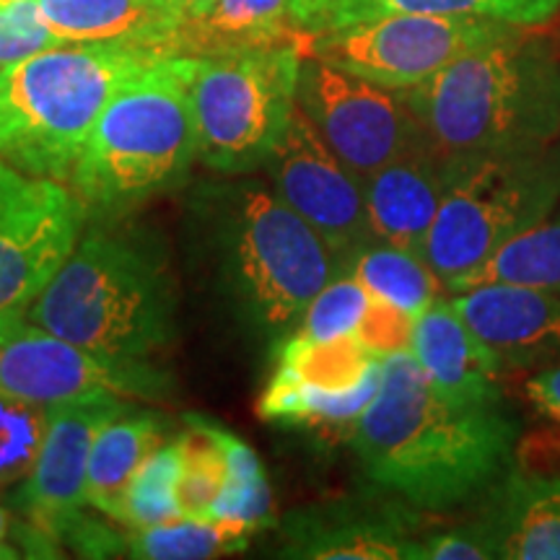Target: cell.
<instances>
[{"instance_id":"4","label":"cell","mask_w":560,"mask_h":560,"mask_svg":"<svg viewBox=\"0 0 560 560\" xmlns=\"http://www.w3.org/2000/svg\"><path fill=\"white\" fill-rule=\"evenodd\" d=\"M190 68L159 58L117 89L70 174L83 206L120 213L185 182L200 151Z\"/></svg>"},{"instance_id":"23","label":"cell","mask_w":560,"mask_h":560,"mask_svg":"<svg viewBox=\"0 0 560 560\" xmlns=\"http://www.w3.org/2000/svg\"><path fill=\"white\" fill-rule=\"evenodd\" d=\"M382 369L359 387L346 392H325L306 387L276 369L268 389L260 397V418L280 425H319V429H353L361 412L380 389Z\"/></svg>"},{"instance_id":"34","label":"cell","mask_w":560,"mask_h":560,"mask_svg":"<svg viewBox=\"0 0 560 560\" xmlns=\"http://www.w3.org/2000/svg\"><path fill=\"white\" fill-rule=\"evenodd\" d=\"M60 45L66 42L47 26L37 0H11L0 5V70Z\"/></svg>"},{"instance_id":"12","label":"cell","mask_w":560,"mask_h":560,"mask_svg":"<svg viewBox=\"0 0 560 560\" xmlns=\"http://www.w3.org/2000/svg\"><path fill=\"white\" fill-rule=\"evenodd\" d=\"M170 376L149 361H117L91 353L30 319L0 327V395L34 405H62L96 392L159 400Z\"/></svg>"},{"instance_id":"37","label":"cell","mask_w":560,"mask_h":560,"mask_svg":"<svg viewBox=\"0 0 560 560\" xmlns=\"http://www.w3.org/2000/svg\"><path fill=\"white\" fill-rule=\"evenodd\" d=\"M524 395L540 416L560 425V363L532 374L524 384Z\"/></svg>"},{"instance_id":"20","label":"cell","mask_w":560,"mask_h":560,"mask_svg":"<svg viewBox=\"0 0 560 560\" xmlns=\"http://www.w3.org/2000/svg\"><path fill=\"white\" fill-rule=\"evenodd\" d=\"M62 42H109L166 55L177 21L151 0H37ZM170 58V55H166Z\"/></svg>"},{"instance_id":"27","label":"cell","mask_w":560,"mask_h":560,"mask_svg":"<svg viewBox=\"0 0 560 560\" xmlns=\"http://www.w3.org/2000/svg\"><path fill=\"white\" fill-rule=\"evenodd\" d=\"M387 13H446V16L493 19L522 30L550 24L560 13V0H346L330 26L355 24ZM325 32V30H322Z\"/></svg>"},{"instance_id":"19","label":"cell","mask_w":560,"mask_h":560,"mask_svg":"<svg viewBox=\"0 0 560 560\" xmlns=\"http://www.w3.org/2000/svg\"><path fill=\"white\" fill-rule=\"evenodd\" d=\"M304 39L293 24L291 0H215L208 13L172 34L170 58H208Z\"/></svg>"},{"instance_id":"24","label":"cell","mask_w":560,"mask_h":560,"mask_svg":"<svg viewBox=\"0 0 560 560\" xmlns=\"http://www.w3.org/2000/svg\"><path fill=\"white\" fill-rule=\"evenodd\" d=\"M293 556L325 560H402L418 556V542L405 537L397 522L384 516H348L335 522L301 524L293 529Z\"/></svg>"},{"instance_id":"16","label":"cell","mask_w":560,"mask_h":560,"mask_svg":"<svg viewBox=\"0 0 560 560\" xmlns=\"http://www.w3.org/2000/svg\"><path fill=\"white\" fill-rule=\"evenodd\" d=\"M410 353L439 395L459 402H499L503 361L462 319L450 299L420 312L412 325Z\"/></svg>"},{"instance_id":"38","label":"cell","mask_w":560,"mask_h":560,"mask_svg":"<svg viewBox=\"0 0 560 560\" xmlns=\"http://www.w3.org/2000/svg\"><path fill=\"white\" fill-rule=\"evenodd\" d=\"M342 3L346 0H291L293 24L304 34H317L330 26Z\"/></svg>"},{"instance_id":"35","label":"cell","mask_w":560,"mask_h":560,"mask_svg":"<svg viewBox=\"0 0 560 560\" xmlns=\"http://www.w3.org/2000/svg\"><path fill=\"white\" fill-rule=\"evenodd\" d=\"M412 325H416V317H412V314L397 310V306L392 304H384V301L371 299V306L366 317L361 322L359 332H355V338H359L376 359H387L392 353L410 350Z\"/></svg>"},{"instance_id":"15","label":"cell","mask_w":560,"mask_h":560,"mask_svg":"<svg viewBox=\"0 0 560 560\" xmlns=\"http://www.w3.org/2000/svg\"><path fill=\"white\" fill-rule=\"evenodd\" d=\"M450 301L506 369L560 359V285L488 283Z\"/></svg>"},{"instance_id":"29","label":"cell","mask_w":560,"mask_h":560,"mask_svg":"<svg viewBox=\"0 0 560 560\" xmlns=\"http://www.w3.org/2000/svg\"><path fill=\"white\" fill-rule=\"evenodd\" d=\"M179 475H182V452L179 439L164 441L159 450L145 457L138 472L132 475L128 490H125L122 509L117 522L130 529H149L159 524L185 520L179 509Z\"/></svg>"},{"instance_id":"21","label":"cell","mask_w":560,"mask_h":560,"mask_svg":"<svg viewBox=\"0 0 560 560\" xmlns=\"http://www.w3.org/2000/svg\"><path fill=\"white\" fill-rule=\"evenodd\" d=\"M166 420L159 412H130L112 418L91 446L86 501L117 522L132 475L153 450L164 444Z\"/></svg>"},{"instance_id":"39","label":"cell","mask_w":560,"mask_h":560,"mask_svg":"<svg viewBox=\"0 0 560 560\" xmlns=\"http://www.w3.org/2000/svg\"><path fill=\"white\" fill-rule=\"evenodd\" d=\"M151 3H156L161 11L166 13V16H172L174 21L179 24H185V21H192L202 16V13L210 11V5L215 3V0H151Z\"/></svg>"},{"instance_id":"6","label":"cell","mask_w":560,"mask_h":560,"mask_svg":"<svg viewBox=\"0 0 560 560\" xmlns=\"http://www.w3.org/2000/svg\"><path fill=\"white\" fill-rule=\"evenodd\" d=\"M219 198L223 268L234 296L265 330H285L338 276V255L272 187L247 179Z\"/></svg>"},{"instance_id":"9","label":"cell","mask_w":560,"mask_h":560,"mask_svg":"<svg viewBox=\"0 0 560 560\" xmlns=\"http://www.w3.org/2000/svg\"><path fill=\"white\" fill-rule=\"evenodd\" d=\"M511 30L493 19L446 13H387L306 34L304 52L389 91L429 81L462 55Z\"/></svg>"},{"instance_id":"10","label":"cell","mask_w":560,"mask_h":560,"mask_svg":"<svg viewBox=\"0 0 560 560\" xmlns=\"http://www.w3.org/2000/svg\"><path fill=\"white\" fill-rule=\"evenodd\" d=\"M83 202L60 179L0 159V327L32 304L75 249Z\"/></svg>"},{"instance_id":"33","label":"cell","mask_w":560,"mask_h":560,"mask_svg":"<svg viewBox=\"0 0 560 560\" xmlns=\"http://www.w3.org/2000/svg\"><path fill=\"white\" fill-rule=\"evenodd\" d=\"M369 306V291L348 270H340L301 314L296 332L312 340L350 338L359 332Z\"/></svg>"},{"instance_id":"25","label":"cell","mask_w":560,"mask_h":560,"mask_svg":"<svg viewBox=\"0 0 560 560\" xmlns=\"http://www.w3.org/2000/svg\"><path fill=\"white\" fill-rule=\"evenodd\" d=\"M276 369L306 387L346 392L374 376L382 369V359H376L355 335L312 340L296 332L280 346Z\"/></svg>"},{"instance_id":"26","label":"cell","mask_w":560,"mask_h":560,"mask_svg":"<svg viewBox=\"0 0 560 560\" xmlns=\"http://www.w3.org/2000/svg\"><path fill=\"white\" fill-rule=\"evenodd\" d=\"M488 283L560 285V206L462 278L454 293Z\"/></svg>"},{"instance_id":"41","label":"cell","mask_w":560,"mask_h":560,"mask_svg":"<svg viewBox=\"0 0 560 560\" xmlns=\"http://www.w3.org/2000/svg\"><path fill=\"white\" fill-rule=\"evenodd\" d=\"M0 151H3V130H0Z\"/></svg>"},{"instance_id":"18","label":"cell","mask_w":560,"mask_h":560,"mask_svg":"<svg viewBox=\"0 0 560 560\" xmlns=\"http://www.w3.org/2000/svg\"><path fill=\"white\" fill-rule=\"evenodd\" d=\"M482 522L501 560H560V475L511 470Z\"/></svg>"},{"instance_id":"14","label":"cell","mask_w":560,"mask_h":560,"mask_svg":"<svg viewBox=\"0 0 560 560\" xmlns=\"http://www.w3.org/2000/svg\"><path fill=\"white\" fill-rule=\"evenodd\" d=\"M128 410L125 397L96 392L50 408L45 444L16 493V509L55 542L86 501L91 446L112 418Z\"/></svg>"},{"instance_id":"17","label":"cell","mask_w":560,"mask_h":560,"mask_svg":"<svg viewBox=\"0 0 560 560\" xmlns=\"http://www.w3.org/2000/svg\"><path fill=\"white\" fill-rule=\"evenodd\" d=\"M446 182L450 166L431 149V143L408 151L363 182V200L374 240L423 257Z\"/></svg>"},{"instance_id":"13","label":"cell","mask_w":560,"mask_h":560,"mask_svg":"<svg viewBox=\"0 0 560 560\" xmlns=\"http://www.w3.org/2000/svg\"><path fill=\"white\" fill-rule=\"evenodd\" d=\"M265 170L278 198L330 244L338 260L374 242L363 185L322 140L299 104Z\"/></svg>"},{"instance_id":"31","label":"cell","mask_w":560,"mask_h":560,"mask_svg":"<svg viewBox=\"0 0 560 560\" xmlns=\"http://www.w3.org/2000/svg\"><path fill=\"white\" fill-rule=\"evenodd\" d=\"M187 423L190 425L179 436V509L185 520H208L229 478L226 454L206 418L187 416Z\"/></svg>"},{"instance_id":"36","label":"cell","mask_w":560,"mask_h":560,"mask_svg":"<svg viewBox=\"0 0 560 560\" xmlns=\"http://www.w3.org/2000/svg\"><path fill=\"white\" fill-rule=\"evenodd\" d=\"M495 556V542L488 524L478 520L467 527L425 537L418 542L416 560H488Z\"/></svg>"},{"instance_id":"2","label":"cell","mask_w":560,"mask_h":560,"mask_svg":"<svg viewBox=\"0 0 560 560\" xmlns=\"http://www.w3.org/2000/svg\"><path fill=\"white\" fill-rule=\"evenodd\" d=\"M446 164L560 143V52L535 30H511L400 91Z\"/></svg>"},{"instance_id":"1","label":"cell","mask_w":560,"mask_h":560,"mask_svg":"<svg viewBox=\"0 0 560 560\" xmlns=\"http://www.w3.org/2000/svg\"><path fill=\"white\" fill-rule=\"evenodd\" d=\"M376 486L420 509H452L514 465L520 423L503 402L439 395L410 350L382 359L380 389L350 429Z\"/></svg>"},{"instance_id":"22","label":"cell","mask_w":560,"mask_h":560,"mask_svg":"<svg viewBox=\"0 0 560 560\" xmlns=\"http://www.w3.org/2000/svg\"><path fill=\"white\" fill-rule=\"evenodd\" d=\"M340 270L359 280L371 299L397 306L412 317L436 304L444 289L423 257L376 240L342 257Z\"/></svg>"},{"instance_id":"32","label":"cell","mask_w":560,"mask_h":560,"mask_svg":"<svg viewBox=\"0 0 560 560\" xmlns=\"http://www.w3.org/2000/svg\"><path fill=\"white\" fill-rule=\"evenodd\" d=\"M47 425L50 408L0 395V490L32 472Z\"/></svg>"},{"instance_id":"11","label":"cell","mask_w":560,"mask_h":560,"mask_svg":"<svg viewBox=\"0 0 560 560\" xmlns=\"http://www.w3.org/2000/svg\"><path fill=\"white\" fill-rule=\"evenodd\" d=\"M296 104L361 185L395 159L429 143L400 91L376 86L306 52Z\"/></svg>"},{"instance_id":"30","label":"cell","mask_w":560,"mask_h":560,"mask_svg":"<svg viewBox=\"0 0 560 560\" xmlns=\"http://www.w3.org/2000/svg\"><path fill=\"white\" fill-rule=\"evenodd\" d=\"M210 431L219 439L223 454H226V467L229 478L223 486L219 501H215L213 511H210L208 520H231V522H244L249 527L260 529L265 522L270 520L272 511V493L268 475H265L262 462L257 459V454L252 452V446L244 444L242 439H236L234 433H229L221 425L210 423Z\"/></svg>"},{"instance_id":"8","label":"cell","mask_w":560,"mask_h":560,"mask_svg":"<svg viewBox=\"0 0 560 560\" xmlns=\"http://www.w3.org/2000/svg\"><path fill=\"white\" fill-rule=\"evenodd\" d=\"M301 62L304 39L192 58L190 94L202 164L221 174L265 166L296 109Z\"/></svg>"},{"instance_id":"3","label":"cell","mask_w":560,"mask_h":560,"mask_svg":"<svg viewBox=\"0 0 560 560\" xmlns=\"http://www.w3.org/2000/svg\"><path fill=\"white\" fill-rule=\"evenodd\" d=\"M174 304L170 270L149 240L91 229L26 319L91 353L149 361L174 338Z\"/></svg>"},{"instance_id":"40","label":"cell","mask_w":560,"mask_h":560,"mask_svg":"<svg viewBox=\"0 0 560 560\" xmlns=\"http://www.w3.org/2000/svg\"><path fill=\"white\" fill-rule=\"evenodd\" d=\"M9 532H11V516H9V511L0 506V542H5Z\"/></svg>"},{"instance_id":"5","label":"cell","mask_w":560,"mask_h":560,"mask_svg":"<svg viewBox=\"0 0 560 560\" xmlns=\"http://www.w3.org/2000/svg\"><path fill=\"white\" fill-rule=\"evenodd\" d=\"M145 47L66 42L0 70V159L70 179L96 120L117 89L153 60Z\"/></svg>"},{"instance_id":"28","label":"cell","mask_w":560,"mask_h":560,"mask_svg":"<svg viewBox=\"0 0 560 560\" xmlns=\"http://www.w3.org/2000/svg\"><path fill=\"white\" fill-rule=\"evenodd\" d=\"M255 527L231 520H177L136 529L125 537L128 556L140 560H206L242 552Z\"/></svg>"},{"instance_id":"7","label":"cell","mask_w":560,"mask_h":560,"mask_svg":"<svg viewBox=\"0 0 560 560\" xmlns=\"http://www.w3.org/2000/svg\"><path fill=\"white\" fill-rule=\"evenodd\" d=\"M423 247L446 291L560 206V143L532 153L452 161Z\"/></svg>"}]
</instances>
